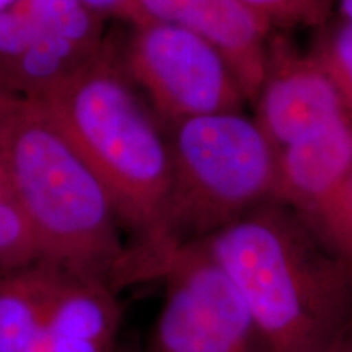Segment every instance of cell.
I'll use <instances>...</instances> for the list:
<instances>
[{
	"mask_svg": "<svg viewBox=\"0 0 352 352\" xmlns=\"http://www.w3.org/2000/svg\"><path fill=\"white\" fill-rule=\"evenodd\" d=\"M168 144L166 259L182 246L208 240L276 199L279 152L256 121L243 113L178 122L171 126Z\"/></svg>",
	"mask_w": 352,
	"mask_h": 352,
	"instance_id": "4",
	"label": "cell"
},
{
	"mask_svg": "<svg viewBox=\"0 0 352 352\" xmlns=\"http://www.w3.org/2000/svg\"><path fill=\"white\" fill-rule=\"evenodd\" d=\"M270 28L315 25L327 19L333 0H243Z\"/></svg>",
	"mask_w": 352,
	"mask_h": 352,
	"instance_id": "13",
	"label": "cell"
},
{
	"mask_svg": "<svg viewBox=\"0 0 352 352\" xmlns=\"http://www.w3.org/2000/svg\"><path fill=\"white\" fill-rule=\"evenodd\" d=\"M69 276L46 261L0 274V352H21L38 340Z\"/></svg>",
	"mask_w": 352,
	"mask_h": 352,
	"instance_id": "10",
	"label": "cell"
},
{
	"mask_svg": "<svg viewBox=\"0 0 352 352\" xmlns=\"http://www.w3.org/2000/svg\"><path fill=\"white\" fill-rule=\"evenodd\" d=\"M36 101L94 170L121 230L132 236L126 285L155 279L166 259L170 144L135 95L122 65L107 46L80 72Z\"/></svg>",
	"mask_w": 352,
	"mask_h": 352,
	"instance_id": "1",
	"label": "cell"
},
{
	"mask_svg": "<svg viewBox=\"0 0 352 352\" xmlns=\"http://www.w3.org/2000/svg\"><path fill=\"white\" fill-rule=\"evenodd\" d=\"M21 352H116V342L95 340L65 328L50 327Z\"/></svg>",
	"mask_w": 352,
	"mask_h": 352,
	"instance_id": "15",
	"label": "cell"
},
{
	"mask_svg": "<svg viewBox=\"0 0 352 352\" xmlns=\"http://www.w3.org/2000/svg\"><path fill=\"white\" fill-rule=\"evenodd\" d=\"M16 2H19V0H0V12L7 10V8H10L12 6H15Z\"/></svg>",
	"mask_w": 352,
	"mask_h": 352,
	"instance_id": "19",
	"label": "cell"
},
{
	"mask_svg": "<svg viewBox=\"0 0 352 352\" xmlns=\"http://www.w3.org/2000/svg\"><path fill=\"white\" fill-rule=\"evenodd\" d=\"M0 168L23 206L39 261L118 290L127 246L103 184L36 100L0 91Z\"/></svg>",
	"mask_w": 352,
	"mask_h": 352,
	"instance_id": "3",
	"label": "cell"
},
{
	"mask_svg": "<svg viewBox=\"0 0 352 352\" xmlns=\"http://www.w3.org/2000/svg\"><path fill=\"white\" fill-rule=\"evenodd\" d=\"M274 352H333L352 328V266L272 199L204 240Z\"/></svg>",
	"mask_w": 352,
	"mask_h": 352,
	"instance_id": "2",
	"label": "cell"
},
{
	"mask_svg": "<svg viewBox=\"0 0 352 352\" xmlns=\"http://www.w3.org/2000/svg\"><path fill=\"white\" fill-rule=\"evenodd\" d=\"M256 103V124L280 152L341 118L351 116L336 83L315 54L270 46ZM352 118V116H351Z\"/></svg>",
	"mask_w": 352,
	"mask_h": 352,
	"instance_id": "7",
	"label": "cell"
},
{
	"mask_svg": "<svg viewBox=\"0 0 352 352\" xmlns=\"http://www.w3.org/2000/svg\"><path fill=\"white\" fill-rule=\"evenodd\" d=\"M316 57L324 65L352 116V25L341 23L324 38Z\"/></svg>",
	"mask_w": 352,
	"mask_h": 352,
	"instance_id": "14",
	"label": "cell"
},
{
	"mask_svg": "<svg viewBox=\"0 0 352 352\" xmlns=\"http://www.w3.org/2000/svg\"><path fill=\"white\" fill-rule=\"evenodd\" d=\"M333 352H352V328L347 331L344 340L336 346V349Z\"/></svg>",
	"mask_w": 352,
	"mask_h": 352,
	"instance_id": "17",
	"label": "cell"
},
{
	"mask_svg": "<svg viewBox=\"0 0 352 352\" xmlns=\"http://www.w3.org/2000/svg\"><path fill=\"white\" fill-rule=\"evenodd\" d=\"M338 2H340L341 12L342 15H344L346 23L352 25V0H338Z\"/></svg>",
	"mask_w": 352,
	"mask_h": 352,
	"instance_id": "18",
	"label": "cell"
},
{
	"mask_svg": "<svg viewBox=\"0 0 352 352\" xmlns=\"http://www.w3.org/2000/svg\"><path fill=\"white\" fill-rule=\"evenodd\" d=\"M39 261L30 220L7 175L0 168V274Z\"/></svg>",
	"mask_w": 352,
	"mask_h": 352,
	"instance_id": "12",
	"label": "cell"
},
{
	"mask_svg": "<svg viewBox=\"0 0 352 352\" xmlns=\"http://www.w3.org/2000/svg\"><path fill=\"white\" fill-rule=\"evenodd\" d=\"M158 277L165 297L147 352H274L206 241L176 250Z\"/></svg>",
	"mask_w": 352,
	"mask_h": 352,
	"instance_id": "5",
	"label": "cell"
},
{
	"mask_svg": "<svg viewBox=\"0 0 352 352\" xmlns=\"http://www.w3.org/2000/svg\"><path fill=\"white\" fill-rule=\"evenodd\" d=\"M122 70L153 113L175 126L192 118L241 113L246 96L212 44L183 26L148 20L132 26Z\"/></svg>",
	"mask_w": 352,
	"mask_h": 352,
	"instance_id": "6",
	"label": "cell"
},
{
	"mask_svg": "<svg viewBox=\"0 0 352 352\" xmlns=\"http://www.w3.org/2000/svg\"><path fill=\"white\" fill-rule=\"evenodd\" d=\"M83 2L103 19H108V16L118 19L127 21L132 26L151 20L140 0H83Z\"/></svg>",
	"mask_w": 352,
	"mask_h": 352,
	"instance_id": "16",
	"label": "cell"
},
{
	"mask_svg": "<svg viewBox=\"0 0 352 352\" xmlns=\"http://www.w3.org/2000/svg\"><path fill=\"white\" fill-rule=\"evenodd\" d=\"M10 8L20 12L44 32L88 50L100 51L107 46L103 16L91 10L83 0H19Z\"/></svg>",
	"mask_w": 352,
	"mask_h": 352,
	"instance_id": "11",
	"label": "cell"
},
{
	"mask_svg": "<svg viewBox=\"0 0 352 352\" xmlns=\"http://www.w3.org/2000/svg\"><path fill=\"white\" fill-rule=\"evenodd\" d=\"M152 20L189 30L226 57L246 100H256L270 63L271 28L243 0H140Z\"/></svg>",
	"mask_w": 352,
	"mask_h": 352,
	"instance_id": "8",
	"label": "cell"
},
{
	"mask_svg": "<svg viewBox=\"0 0 352 352\" xmlns=\"http://www.w3.org/2000/svg\"><path fill=\"white\" fill-rule=\"evenodd\" d=\"M352 173V118L321 127L279 152L276 201L310 212Z\"/></svg>",
	"mask_w": 352,
	"mask_h": 352,
	"instance_id": "9",
	"label": "cell"
}]
</instances>
